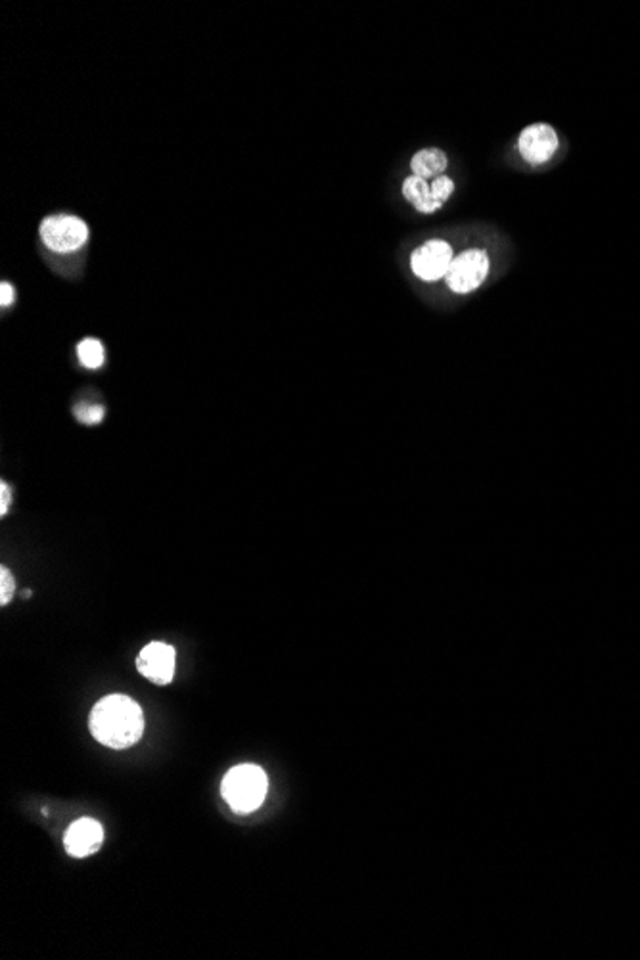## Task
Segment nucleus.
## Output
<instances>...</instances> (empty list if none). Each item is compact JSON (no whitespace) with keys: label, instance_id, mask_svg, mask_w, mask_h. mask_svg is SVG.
<instances>
[{"label":"nucleus","instance_id":"obj_1","mask_svg":"<svg viewBox=\"0 0 640 960\" xmlns=\"http://www.w3.org/2000/svg\"><path fill=\"white\" fill-rule=\"evenodd\" d=\"M91 734L102 746L125 750L135 746L144 733V715L138 703L125 694L102 698L91 711Z\"/></svg>","mask_w":640,"mask_h":960},{"label":"nucleus","instance_id":"obj_2","mask_svg":"<svg viewBox=\"0 0 640 960\" xmlns=\"http://www.w3.org/2000/svg\"><path fill=\"white\" fill-rule=\"evenodd\" d=\"M268 792V778L258 765H238L223 778V798L234 813L258 811Z\"/></svg>","mask_w":640,"mask_h":960},{"label":"nucleus","instance_id":"obj_3","mask_svg":"<svg viewBox=\"0 0 640 960\" xmlns=\"http://www.w3.org/2000/svg\"><path fill=\"white\" fill-rule=\"evenodd\" d=\"M43 244L56 253H71L81 250L88 240V226L79 217L50 215L38 226Z\"/></svg>","mask_w":640,"mask_h":960},{"label":"nucleus","instance_id":"obj_4","mask_svg":"<svg viewBox=\"0 0 640 960\" xmlns=\"http://www.w3.org/2000/svg\"><path fill=\"white\" fill-rule=\"evenodd\" d=\"M489 255L485 250L472 248L466 250L453 259L449 271L445 275L447 286L456 293H468L481 286V283L489 275Z\"/></svg>","mask_w":640,"mask_h":960},{"label":"nucleus","instance_id":"obj_5","mask_svg":"<svg viewBox=\"0 0 640 960\" xmlns=\"http://www.w3.org/2000/svg\"><path fill=\"white\" fill-rule=\"evenodd\" d=\"M453 259V248L445 240H428L413 251L411 268L424 283H435L447 275Z\"/></svg>","mask_w":640,"mask_h":960},{"label":"nucleus","instance_id":"obj_6","mask_svg":"<svg viewBox=\"0 0 640 960\" xmlns=\"http://www.w3.org/2000/svg\"><path fill=\"white\" fill-rule=\"evenodd\" d=\"M175 648L165 643H150L136 660L138 673L156 685H169L175 677Z\"/></svg>","mask_w":640,"mask_h":960},{"label":"nucleus","instance_id":"obj_7","mask_svg":"<svg viewBox=\"0 0 640 960\" xmlns=\"http://www.w3.org/2000/svg\"><path fill=\"white\" fill-rule=\"evenodd\" d=\"M518 150L526 161L545 163L553 158L558 150V135L553 127L546 123L529 125L520 135Z\"/></svg>","mask_w":640,"mask_h":960},{"label":"nucleus","instance_id":"obj_8","mask_svg":"<svg viewBox=\"0 0 640 960\" xmlns=\"http://www.w3.org/2000/svg\"><path fill=\"white\" fill-rule=\"evenodd\" d=\"M102 843H104V828L94 818L83 816L75 821L63 836L66 851L75 859H85L88 855H94Z\"/></svg>","mask_w":640,"mask_h":960},{"label":"nucleus","instance_id":"obj_9","mask_svg":"<svg viewBox=\"0 0 640 960\" xmlns=\"http://www.w3.org/2000/svg\"><path fill=\"white\" fill-rule=\"evenodd\" d=\"M403 194L406 201L420 213H433L441 209L431 198V186L428 185L426 178H422V176H416V175L406 176L403 183Z\"/></svg>","mask_w":640,"mask_h":960},{"label":"nucleus","instance_id":"obj_10","mask_svg":"<svg viewBox=\"0 0 640 960\" xmlns=\"http://www.w3.org/2000/svg\"><path fill=\"white\" fill-rule=\"evenodd\" d=\"M447 165H449V161H447V153L439 148H424L414 153V158L411 161V169H413V175L416 176H422V178H431V176H441L447 169Z\"/></svg>","mask_w":640,"mask_h":960},{"label":"nucleus","instance_id":"obj_11","mask_svg":"<svg viewBox=\"0 0 640 960\" xmlns=\"http://www.w3.org/2000/svg\"><path fill=\"white\" fill-rule=\"evenodd\" d=\"M77 355H79V361L85 368H91V370H96L100 368L102 365H104L106 361V349H104V343H102L100 340L96 338H85L79 348H77Z\"/></svg>","mask_w":640,"mask_h":960},{"label":"nucleus","instance_id":"obj_12","mask_svg":"<svg viewBox=\"0 0 640 960\" xmlns=\"http://www.w3.org/2000/svg\"><path fill=\"white\" fill-rule=\"evenodd\" d=\"M453 190H455V183L451 181L449 176L441 175V176H438V178H435V181L431 183V198H433L435 203H438L439 208H443V206H445V201L451 198Z\"/></svg>","mask_w":640,"mask_h":960},{"label":"nucleus","instance_id":"obj_13","mask_svg":"<svg viewBox=\"0 0 640 960\" xmlns=\"http://www.w3.org/2000/svg\"><path fill=\"white\" fill-rule=\"evenodd\" d=\"M104 414H106V408L102 405H81L75 408V416L79 422H83V424H100L102 420H104Z\"/></svg>","mask_w":640,"mask_h":960},{"label":"nucleus","instance_id":"obj_14","mask_svg":"<svg viewBox=\"0 0 640 960\" xmlns=\"http://www.w3.org/2000/svg\"><path fill=\"white\" fill-rule=\"evenodd\" d=\"M14 591H16L14 575L10 573V570L0 568V604L6 606L12 600V596H14Z\"/></svg>","mask_w":640,"mask_h":960},{"label":"nucleus","instance_id":"obj_15","mask_svg":"<svg viewBox=\"0 0 640 960\" xmlns=\"http://www.w3.org/2000/svg\"><path fill=\"white\" fill-rule=\"evenodd\" d=\"M14 299H16L14 286H12L10 283L0 284V303H3V307L12 305V303H14Z\"/></svg>","mask_w":640,"mask_h":960},{"label":"nucleus","instance_id":"obj_16","mask_svg":"<svg viewBox=\"0 0 640 960\" xmlns=\"http://www.w3.org/2000/svg\"><path fill=\"white\" fill-rule=\"evenodd\" d=\"M10 501H12V491L8 488V483L3 481V483H0V514H3V516L8 514Z\"/></svg>","mask_w":640,"mask_h":960}]
</instances>
